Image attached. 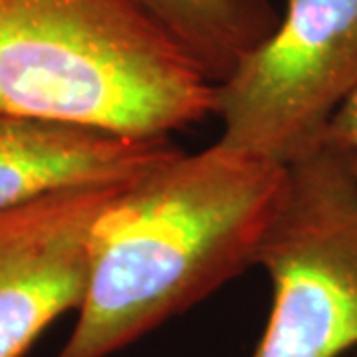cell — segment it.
Segmentation results:
<instances>
[{
	"instance_id": "8",
	"label": "cell",
	"mask_w": 357,
	"mask_h": 357,
	"mask_svg": "<svg viewBox=\"0 0 357 357\" xmlns=\"http://www.w3.org/2000/svg\"><path fill=\"white\" fill-rule=\"evenodd\" d=\"M324 141L335 147L357 178V88L347 96L328 123Z\"/></svg>"
},
{
	"instance_id": "7",
	"label": "cell",
	"mask_w": 357,
	"mask_h": 357,
	"mask_svg": "<svg viewBox=\"0 0 357 357\" xmlns=\"http://www.w3.org/2000/svg\"><path fill=\"white\" fill-rule=\"evenodd\" d=\"M220 84L280 22L270 0H129Z\"/></svg>"
},
{
	"instance_id": "6",
	"label": "cell",
	"mask_w": 357,
	"mask_h": 357,
	"mask_svg": "<svg viewBox=\"0 0 357 357\" xmlns=\"http://www.w3.org/2000/svg\"><path fill=\"white\" fill-rule=\"evenodd\" d=\"M177 151L171 137L0 115V215L54 192L123 185Z\"/></svg>"
},
{
	"instance_id": "5",
	"label": "cell",
	"mask_w": 357,
	"mask_h": 357,
	"mask_svg": "<svg viewBox=\"0 0 357 357\" xmlns=\"http://www.w3.org/2000/svg\"><path fill=\"white\" fill-rule=\"evenodd\" d=\"M129 183L54 192L0 215V357H22L82 306L96 227Z\"/></svg>"
},
{
	"instance_id": "1",
	"label": "cell",
	"mask_w": 357,
	"mask_h": 357,
	"mask_svg": "<svg viewBox=\"0 0 357 357\" xmlns=\"http://www.w3.org/2000/svg\"><path fill=\"white\" fill-rule=\"evenodd\" d=\"M286 167L213 143L151 167L93 232L88 288L56 357H109L248 266L280 203Z\"/></svg>"
},
{
	"instance_id": "3",
	"label": "cell",
	"mask_w": 357,
	"mask_h": 357,
	"mask_svg": "<svg viewBox=\"0 0 357 357\" xmlns=\"http://www.w3.org/2000/svg\"><path fill=\"white\" fill-rule=\"evenodd\" d=\"M272 312L252 357H340L357 345V178L321 141L286 167L256 255Z\"/></svg>"
},
{
	"instance_id": "2",
	"label": "cell",
	"mask_w": 357,
	"mask_h": 357,
	"mask_svg": "<svg viewBox=\"0 0 357 357\" xmlns=\"http://www.w3.org/2000/svg\"><path fill=\"white\" fill-rule=\"evenodd\" d=\"M215 84L129 0H0V115L171 137Z\"/></svg>"
},
{
	"instance_id": "4",
	"label": "cell",
	"mask_w": 357,
	"mask_h": 357,
	"mask_svg": "<svg viewBox=\"0 0 357 357\" xmlns=\"http://www.w3.org/2000/svg\"><path fill=\"white\" fill-rule=\"evenodd\" d=\"M357 88V0H286L278 26L215 86L222 147L288 167Z\"/></svg>"
}]
</instances>
